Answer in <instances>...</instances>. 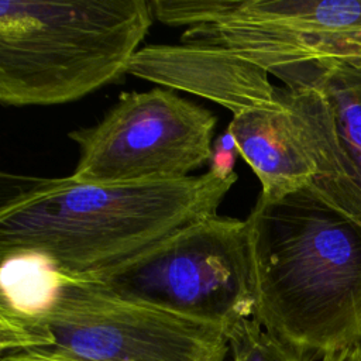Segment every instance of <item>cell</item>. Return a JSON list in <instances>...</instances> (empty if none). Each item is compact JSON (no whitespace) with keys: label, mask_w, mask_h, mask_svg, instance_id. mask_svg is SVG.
Returning <instances> with one entry per match:
<instances>
[{"label":"cell","mask_w":361,"mask_h":361,"mask_svg":"<svg viewBox=\"0 0 361 361\" xmlns=\"http://www.w3.org/2000/svg\"><path fill=\"white\" fill-rule=\"evenodd\" d=\"M254 319L305 355L361 344V220L313 183L248 217Z\"/></svg>","instance_id":"obj_1"},{"label":"cell","mask_w":361,"mask_h":361,"mask_svg":"<svg viewBox=\"0 0 361 361\" xmlns=\"http://www.w3.org/2000/svg\"><path fill=\"white\" fill-rule=\"evenodd\" d=\"M227 128L259 179L261 196L279 197L314 179L316 164L303 126L279 87L272 100L234 113Z\"/></svg>","instance_id":"obj_10"},{"label":"cell","mask_w":361,"mask_h":361,"mask_svg":"<svg viewBox=\"0 0 361 361\" xmlns=\"http://www.w3.org/2000/svg\"><path fill=\"white\" fill-rule=\"evenodd\" d=\"M320 59L327 58H357L361 59V39L351 34L326 37L320 44Z\"/></svg>","instance_id":"obj_14"},{"label":"cell","mask_w":361,"mask_h":361,"mask_svg":"<svg viewBox=\"0 0 361 361\" xmlns=\"http://www.w3.org/2000/svg\"><path fill=\"white\" fill-rule=\"evenodd\" d=\"M127 73L203 96L233 114L272 100L276 90L265 69L228 49L192 42L140 48Z\"/></svg>","instance_id":"obj_9"},{"label":"cell","mask_w":361,"mask_h":361,"mask_svg":"<svg viewBox=\"0 0 361 361\" xmlns=\"http://www.w3.org/2000/svg\"><path fill=\"white\" fill-rule=\"evenodd\" d=\"M238 148L237 142L227 128L223 131L213 142L212 145V154L209 158V172L219 178H230L233 176L234 172V164L237 159Z\"/></svg>","instance_id":"obj_13"},{"label":"cell","mask_w":361,"mask_h":361,"mask_svg":"<svg viewBox=\"0 0 361 361\" xmlns=\"http://www.w3.org/2000/svg\"><path fill=\"white\" fill-rule=\"evenodd\" d=\"M219 42L268 72L309 62L330 35L361 31V0H226Z\"/></svg>","instance_id":"obj_8"},{"label":"cell","mask_w":361,"mask_h":361,"mask_svg":"<svg viewBox=\"0 0 361 361\" xmlns=\"http://www.w3.org/2000/svg\"><path fill=\"white\" fill-rule=\"evenodd\" d=\"M238 175L94 183L3 172L0 255L35 251L79 279L114 267L212 214Z\"/></svg>","instance_id":"obj_2"},{"label":"cell","mask_w":361,"mask_h":361,"mask_svg":"<svg viewBox=\"0 0 361 361\" xmlns=\"http://www.w3.org/2000/svg\"><path fill=\"white\" fill-rule=\"evenodd\" d=\"M217 117L172 90L121 93L92 127L68 137L79 148L73 178L94 183L162 182L209 162Z\"/></svg>","instance_id":"obj_6"},{"label":"cell","mask_w":361,"mask_h":361,"mask_svg":"<svg viewBox=\"0 0 361 361\" xmlns=\"http://www.w3.org/2000/svg\"><path fill=\"white\" fill-rule=\"evenodd\" d=\"M322 361H361V344L338 353H329L322 357Z\"/></svg>","instance_id":"obj_15"},{"label":"cell","mask_w":361,"mask_h":361,"mask_svg":"<svg viewBox=\"0 0 361 361\" xmlns=\"http://www.w3.org/2000/svg\"><path fill=\"white\" fill-rule=\"evenodd\" d=\"M231 361H310V358L268 333L254 317L227 327Z\"/></svg>","instance_id":"obj_12"},{"label":"cell","mask_w":361,"mask_h":361,"mask_svg":"<svg viewBox=\"0 0 361 361\" xmlns=\"http://www.w3.org/2000/svg\"><path fill=\"white\" fill-rule=\"evenodd\" d=\"M145 0H1L0 102H75L127 73L152 24Z\"/></svg>","instance_id":"obj_3"},{"label":"cell","mask_w":361,"mask_h":361,"mask_svg":"<svg viewBox=\"0 0 361 361\" xmlns=\"http://www.w3.org/2000/svg\"><path fill=\"white\" fill-rule=\"evenodd\" d=\"M227 329L103 293L68 276L51 306L0 310V361H224Z\"/></svg>","instance_id":"obj_4"},{"label":"cell","mask_w":361,"mask_h":361,"mask_svg":"<svg viewBox=\"0 0 361 361\" xmlns=\"http://www.w3.org/2000/svg\"><path fill=\"white\" fill-rule=\"evenodd\" d=\"M282 99L299 117L314 164L312 183L361 220V59L327 58L276 68Z\"/></svg>","instance_id":"obj_7"},{"label":"cell","mask_w":361,"mask_h":361,"mask_svg":"<svg viewBox=\"0 0 361 361\" xmlns=\"http://www.w3.org/2000/svg\"><path fill=\"white\" fill-rule=\"evenodd\" d=\"M78 281L124 300L224 329L254 317L247 223L217 213Z\"/></svg>","instance_id":"obj_5"},{"label":"cell","mask_w":361,"mask_h":361,"mask_svg":"<svg viewBox=\"0 0 361 361\" xmlns=\"http://www.w3.org/2000/svg\"><path fill=\"white\" fill-rule=\"evenodd\" d=\"M0 310L34 316L55 300L68 275L51 258L35 251L0 255Z\"/></svg>","instance_id":"obj_11"}]
</instances>
